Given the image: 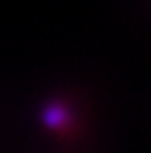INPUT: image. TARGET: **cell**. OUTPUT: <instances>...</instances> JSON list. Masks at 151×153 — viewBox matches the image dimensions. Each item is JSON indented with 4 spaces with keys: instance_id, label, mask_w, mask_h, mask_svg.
<instances>
[{
    "instance_id": "cell-1",
    "label": "cell",
    "mask_w": 151,
    "mask_h": 153,
    "mask_svg": "<svg viewBox=\"0 0 151 153\" xmlns=\"http://www.w3.org/2000/svg\"><path fill=\"white\" fill-rule=\"evenodd\" d=\"M67 120H69V113L65 111L63 106L53 104L44 111V122L49 127H60L63 123H67Z\"/></svg>"
}]
</instances>
